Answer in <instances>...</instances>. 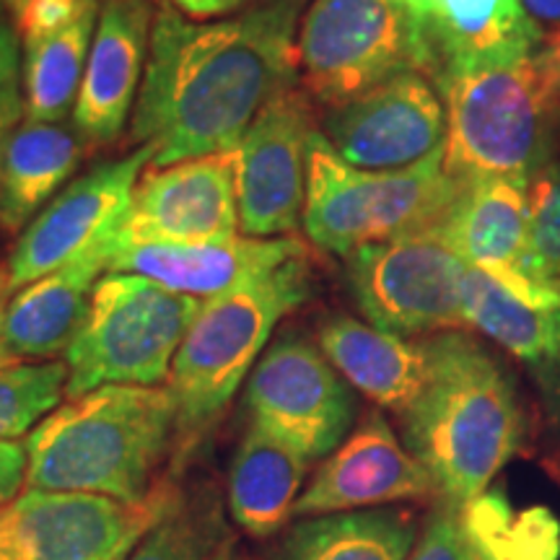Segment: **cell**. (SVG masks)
Listing matches in <instances>:
<instances>
[{"label": "cell", "instance_id": "1", "mask_svg": "<svg viewBox=\"0 0 560 560\" xmlns=\"http://www.w3.org/2000/svg\"><path fill=\"white\" fill-rule=\"evenodd\" d=\"M301 9L304 0H265L208 24L172 5L153 11L132 109V138L156 149L149 166L240 149L265 104L293 86Z\"/></svg>", "mask_w": 560, "mask_h": 560}, {"label": "cell", "instance_id": "2", "mask_svg": "<svg viewBox=\"0 0 560 560\" xmlns=\"http://www.w3.org/2000/svg\"><path fill=\"white\" fill-rule=\"evenodd\" d=\"M429 346L431 380L402 412V439L439 499L462 509L522 452L527 416L514 376L470 335L439 332Z\"/></svg>", "mask_w": 560, "mask_h": 560}, {"label": "cell", "instance_id": "3", "mask_svg": "<svg viewBox=\"0 0 560 560\" xmlns=\"http://www.w3.org/2000/svg\"><path fill=\"white\" fill-rule=\"evenodd\" d=\"M170 387L109 384L55 408L26 436V490L107 495L138 503L174 444Z\"/></svg>", "mask_w": 560, "mask_h": 560}, {"label": "cell", "instance_id": "4", "mask_svg": "<svg viewBox=\"0 0 560 560\" xmlns=\"http://www.w3.org/2000/svg\"><path fill=\"white\" fill-rule=\"evenodd\" d=\"M433 79L446 112L444 170L459 187L488 179L529 185L550 164L560 100L537 52L509 60H446Z\"/></svg>", "mask_w": 560, "mask_h": 560}, {"label": "cell", "instance_id": "5", "mask_svg": "<svg viewBox=\"0 0 560 560\" xmlns=\"http://www.w3.org/2000/svg\"><path fill=\"white\" fill-rule=\"evenodd\" d=\"M306 296L310 265L306 257H296L270 276L202 301L166 382L177 402L174 470L229 408L231 397L260 361L278 322Z\"/></svg>", "mask_w": 560, "mask_h": 560}, {"label": "cell", "instance_id": "6", "mask_svg": "<svg viewBox=\"0 0 560 560\" xmlns=\"http://www.w3.org/2000/svg\"><path fill=\"white\" fill-rule=\"evenodd\" d=\"M459 192L444 170V151L408 170L366 172L342 161L319 130L310 151L304 229L319 249L348 257L369 244L436 226Z\"/></svg>", "mask_w": 560, "mask_h": 560}, {"label": "cell", "instance_id": "7", "mask_svg": "<svg viewBox=\"0 0 560 560\" xmlns=\"http://www.w3.org/2000/svg\"><path fill=\"white\" fill-rule=\"evenodd\" d=\"M301 89L327 109L405 73H433L429 24L400 0H314L296 37Z\"/></svg>", "mask_w": 560, "mask_h": 560}, {"label": "cell", "instance_id": "8", "mask_svg": "<svg viewBox=\"0 0 560 560\" xmlns=\"http://www.w3.org/2000/svg\"><path fill=\"white\" fill-rule=\"evenodd\" d=\"M200 306V299L136 272H104L86 325L66 353L68 400L109 384L159 387L170 382Z\"/></svg>", "mask_w": 560, "mask_h": 560}, {"label": "cell", "instance_id": "9", "mask_svg": "<svg viewBox=\"0 0 560 560\" xmlns=\"http://www.w3.org/2000/svg\"><path fill=\"white\" fill-rule=\"evenodd\" d=\"M179 503L172 480L138 503L24 490L0 506V560H125Z\"/></svg>", "mask_w": 560, "mask_h": 560}, {"label": "cell", "instance_id": "10", "mask_svg": "<svg viewBox=\"0 0 560 560\" xmlns=\"http://www.w3.org/2000/svg\"><path fill=\"white\" fill-rule=\"evenodd\" d=\"M346 262L369 325L402 338L465 327L462 283L470 268L446 244L439 223L355 249Z\"/></svg>", "mask_w": 560, "mask_h": 560}, {"label": "cell", "instance_id": "11", "mask_svg": "<svg viewBox=\"0 0 560 560\" xmlns=\"http://www.w3.org/2000/svg\"><path fill=\"white\" fill-rule=\"evenodd\" d=\"M244 402L260 425L310 462L330 457L355 420L353 387L319 346L289 335L265 350L252 369Z\"/></svg>", "mask_w": 560, "mask_h": 560}, {"label": "cell", "instance_id": "12", "mask_svg": "<svg viewBox=\"0 0 560 560\" xmlns=\"http://www.w3.org/2000/svg\"><path fill=\"white\" fill-rule=\"evenodd\" d=\"M310 100L296 89L265 104L236 149V195L244 236H291L304 221L310 151L317 136Z\"/></svg>", "mask_w": 560, "mask_h": 560}, {"label": "cell", "instance_id": "13", "mask_svg": "<svg viewBox=\"0 0 560 560\" xmlns=\"http://www.w3.org/2000/svg\"><path fill=\"white\" fill-rule=\"evenodd\" d=\"M153 156L156 149L143 143L128 156L94 166L55 195L21 231L5 260L13 285L24 289L120 234L140 174L149 170Z\"/></svg>", "mask_w": 560, "mask_h": 560}, {"label": "cell", "instance_id": "14", "mask_svg": "<svg viewBox=\"0 0 560 560\" xmlns=\"http://www.w3.org/2000/svg\"><path fill=\"white\" fill-rule=\"evenodd\" d=\"M322 136L355 170H408L444 151V102L423 73H405L327 109Z\"/></svg>", "mask_w": 560, "mask_h": 560}, {"label": "cell", "instance_id": "15", "mask_svg": "<svg viewBox=\"0 0 560 560\" xmlns=\"http://www.w3.org/2000/svg\"><path fill=\"white\" fill-rule=\"evenodd\" d=\"M240 229L236 151H226L149 166L140 174L120 244L215 242L236 236Z\"/></svg>", "mask_w": 560, "mask_h": 560}, {"label": "cell", "instance_id": "16", "mask_svg": "<svg viewBox=\"0 0 560 560\" xmlns=\"http://www.w3.org/2000/svg\"><path fill=\"white\" fill-rule=\"evenodd\" d=\"M429 495H439L429 470L397 439L382 412H369L301 490L293 516L346 514Z\"/></svg>", "mask_w": 560, "mask_h": 560}, {"label": "cell", "instance_id": "17", "mask_svg": "<svg viewBox=\"0 0 560 560\" xmlns=\"http://www.w3.org/2000/svg\"><path fill=\"white\" fill-rule=\"evenodd\" d=\"M296 257H306V247L293 236L257 240L236 234L195 244L125 242L112 257L109 272H136L182 296L208 301L270 276Z\"/></svg>", "mask_w": 560, "mask_h": 560}, {"label": "cell", "instance_id": "18", "mask_svg": "<svg viewBox=\"0 0 560 560\" xmlns=\"http://www.w3.org/2000/svg\"><path fill=\"white\" fill-rule=\"evenodd\" d=\"M527 187L511 179H488L462 187L439 229L467 268L486 272L537 310L560 312V296L537 289L524 272Z\"/></svg>", "mask_w": 560, "mask_h": 560}, {"label": "cell", "instance_id": "19", "mask_svg": "<svg viewBox=\"0 0 560 560\" xmlns=\"http://www.w3.org/2000/svg\"><path fill=\"white\" fill-rule=\"evenodd\" d=\"M153 11L145 0H104L73 107V128L86 143L109 145L136 109L149 60Z\"/></svg>", "mask_w": 560, "mask_h": 560}, {"label": "cell", "instance_id": "20", "mask_svg": "<svg viewBox=\"0 0 560 560\" xmlns=\"http://www.w3.org/2000/svg\"><path fill=\"white\" fill-rule=\"evenodd\" d=\"M122 231V229H120ZM120 249V234L79 260L16 289L5 314V348L16 363L55 361L66 355L86 325L96 285Z\"/></svg>", "mask_w": 560, "mask_h": 560}, {"label": "cell", "instance_id": "21", "mask_svg": "<svg viewBox=\"0 0 560 560\" xmlns=\"http://www.w3.org/2000/svg\"><path fill=\"white\" fill-rule=\"evenodd\" d=\"M317 346L350 387L400 416L431 380L429 340H408L348 314L322 322Z\"/></svg>", "mask_w": 560, "mask_h": 560}, {"label": "cell", "instance_id": "22", "mask_svg": "<svg viewBox=\"0 0 560 560\" xmlns=\"http://www.w3.org/2000/svg\"><path fill=\"white\" fill-rule=\"evenodd\" d=\"M83 156V138L66 122L21 120L0 145V231L21 234Z\"/></svg>", "mask_w": 560, "mask_h": 560}, {"label": "cell", "instance_id": "23", "mask_svg": "<svg viewBox=\"0 0 560 560\" xmlns=\"http://www.w3.org/2000/svg\"><path fill=\"white\" fill-rule=\"evenodd\" d=\"M462 317L465 327L527 363L560 408V312L537 310L470 268L462 283Z\"/></svg>", "mask_w": 560, "mask_h": 560}, {"label": "cell", "instance_id": "24", "mask_svg": "<svg viewBox=\"0 0 560 560\" xmlns=\"http://www.w3.org/2000/svg\"><path fill=\"white\" fill-rule=\"evenodd\" d=\"M310 459L260 425L244 433L229 475V511L252 537H270L293 516Z\"/></svg>", "mask_w": 560, "mask_h": 560}, {"label": "cell", "instance_id": "25", "mask_svg": "<svg viewBox=\"0 0 560 560\" xmlns=\"http://www.w3.org/2000/svg\"><path fill=\"white\" fill-rule=\"evenodd\" d=\"M425 24L439 66L446 60L527 58L545 39L522 0H433Z\"/></svg>", "mask_w": 560, "mask_h": 560}, {"label": "cell", "instance_id": "26", "mask_svg": "<svg viewBox=\"0 0 560 560\" xmlns=\"http://www.w3.org/2000/svg\"><path fill=\"white\" fill-rule=\"evenodd\" d=\"M408 511L366 509L301 520L272 560H408L416 545Z\"/></svg>", "mask_w": 560, "mask_h": 560}, {"label": "cell", "instance_id": "27", "mask_svg": "<svg viewBox=\"0 0 560 560\" xmlns=\"http://www.w3.org/2000/svg\"><path fill=\"white\" fill-rule=\"evenodd\" d=\"M100 11L83 13L79 21L50 37L24 45V109L26 120L62 122L79 100L83 73L94 42Z\"/></svg>", "mask_w": 560, "mask_h": 560}, {"label": "cell", "instance_id": "28", "mask_svg": "<svg viewBox=\"0 0 560 560\" xmlns=\"http://www.w3.org/2000/svg\"><path fill=\"white\" fill-rule=\"evenodd\" d=\"M462 522L480 560H560V520L548 506L514 509L490 488L462 506Z\"/></svg>", "mask_w": 560, "mask_h": 560}, {"label": "cell", "instance_id": "29", "mask_svg": "<svg viewBox=\"0 0 560 560\" xmlns=\"http://www.w3.org/2000/svg\"><path fill=\"white\" fill-rule=\"evenodd\" d=\"M68 384L66 361H24L0 369V441H19L58 408Z\"/></svg>", "mask_w": 560, "mask_h": 560}, {"label": "cell", "instance_id": "30", "mask_svg": "<svg viewBox=\"0 0 560 560\" xmlns=\"http://www.w3.org/2000/svg\"><path fill=\"white\" fill-rule=\"evenodd\" d=\"M524 272L537 289L560 296V161H550L527 187Z\"/></svg>", "mask_w": 560, "mask_h": 560}, {"label": "cell", "instance_id": "31", "mask_svg": "<svg viewBox=\"0 0 560 560\" xmlns=\"http://www.w3.org/2000/svg\"><path fill=\"white\" fill-rule=\"evenodd\" d=\"M219 540L221 520L215 506L182 501L125 560H210Z\"/></svg>", "mask_w": 560, "mask_h": 560}, {"label": "cell", "instance_id": "32", "mask_svg": "<svg viewBox=\"0 0 560 560\" xmlns=\"http://www.w3.org/2000/svg\"><path fill=\"white\" fill-rule=\"evenodd\" d=\"M408 560H480L462 522V509L439 499V506L425 516Z\"/></svg>", "mask_w": 560, "mask_h": 560}, {"label": "cell", "instance_id": "33", "mask_svg": "<svg viewBox=\"0 0 560 560\" xmlns=\"http://www.w3.org/2000/svg\"><path fill=\"white\" fill-rule=\"evenodd\" d=\"M104 0H30L16 19L21 45L68 30L83 13L102 9Z\"/></svg>", "mask_w": 560, "mask_h": 560}, {"label": "cell", "instance_id": "34", "mask_svg": "<svg viewBox=\"0 0 560 560\" xmlns=\"http://www.w3.org/2000/svg\"><path fill=\"white\" fill-rule=\"evenodd\" d=\"M26 457L24 441H0V506L11 503L21 488H26Z\"/></svg>", "mask_w": 560, "mask_h": 560}, {"label": "cell", "instance_id": "35", "mask_svg": "<svg viewBox=\"0 0 560 560\" xmlns=\"http://www.w3.org/2000/svg\"><path fill=\"white\" fill-rule=\"evenodd\" d=\"M19 32L9 21L0 19V89L19 79Z\"/></svg>", "mask_w": 560, "mask_h": 560}, {"label": "cell", "instance_id": "36", "mask_svg": "<svg viewBox=\"0 0 560 560\" xmlns=\"http://www.w3.org/2000/svg\"><path fill=\"white\" fill-rule=\"evenodd\" d=\"M24 117V94H21L19 81H13L5 89H0V145H3L5 138L19 128Z\"/></svg>", "mask_w": 560, "mask_h": 560}, {"label": "cell", "instance_id": "37", "mask_svg": "<svg viewBox=\"0 0 560 560\" xmlns=\"http://www.w3.org/2000/svg\"><path fill=\"white\" fill-rule=\"evenodd\" d=\"M170 3L187 19H213L240 11L249 0H170Z\"/></svg>", "mask_w": 560, "mask_h": 560}, {"label": "cell", "instance_id": "38", "mask_svg": "<svg viewBox=\"0 0 560 560\" xmlns=\"http://www.w3.org/2000/svg\"><path fill=\"white\" fill-rule=\"evenodd\" d=\"M537 62H540L545 79L550 81L552 91H556L560 100V26L548 39H542L540 50H537Z\"/></svg>", "mask_w": 560, "mask_h": 560}, {"label": "cell", "instance_id": "39", "mask_svg": "<svg viewBox=\"0 0 560 560\" xmlns=\"http://www.w3.org/2000/svg\"><path fill=\"white\" fill-rule=\"evenodd\" d=\"M13 293H16V285L11 280L9 262H0V369L16 363L11 359L9 348H5V314H9Z\"/></svg>", "mask_w": 560, "mask_h": 560}, {"label": "cell", "instance_id": "40", "mask_svg": "<svg viewBox=\"0 0 560 560\" xmlns=\"http://www.w3.org/2000/svg\"><path fill=\"white\" fill-rule=\"evenodd\" d=\"M522 5L540 30L560 24V0H522Z\"/></svg>", "mask_w": 560, "mask_h": 560}, {"label": "cell", "instance_id": "41", "mask_svg": "<svg viewBox=\"0 0 560 560\" xmlns=\"http://www.w3.org/2000/svg\"><path fill=\"white\" fill-rule=\"evenodd\" d=\"M400 3H405V5H408V9H412V11L420 13V16L425 19L431 13L433 0H400Z\"/></svg>", "mask_w": 560, "mask_h": 560}, {"label": "cell", "instance_id": "42", "mask_svg": "<svg viewBox=\"0 0 560 560\" xmlns=\"http://www.w3.org/2000/svg\"><path fill=\"white\" fill-rule=\"evenodd\" d=\"M26 3H30V0H3V5H5V11L11 13L13 16V21H16L19 16H21V11L26 9Z\"/></svg>", "mask_w": 560, "mask_h": 560}, {"label": "cell", "instance_id": "43", "mask_svg": "<svg viewBox=\"0 0 560 560\" xmlns=\"http://www.w3.org/2000/svg\"><path fill=\"white\" fill-rule=\"evenodd\" d=\"M0 19H5V5H3V0H0Z\"/></svg>", "mask_w": 560, "mask_h": 560}]
</instances>
